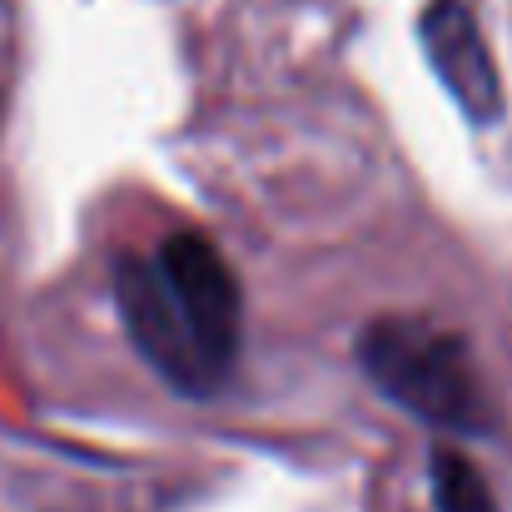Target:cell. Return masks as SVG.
<instances>
[{
    "label": "cell",
    "instance_id": "cell-1",
    "mask_svg": "<svg viewBox=\"0 0 512 512\" xmlns=\"http://www.w3.org/2000/svg\"><path fill=\"white\" fill-rule=\"evenodd\" d=\"M115 304L125 334L170 388L209 398L229 378L244 334V294L234 269L204 234L184 229L170 234L150 259H120Z\"/></svg>",
    "mask_w": 512,
    "mask_h": 512
},
{
    "label": "cell",
    "instance_id": "cell-2",
    "mask_svg": "<svg viewBox=\"0 0 512 512\" xmlns=\"http://www.w3.org/2000/svg\"><path fill=\"white\" fill-rule=\"evenodd\" d=\"M358 363L383 398H393L403 413L423 418L428 428L443 433L493 428L488 393L468 343L438 329L433 319H408V314L373 319L358 339Z\"/></svg>",
    "mask_w": 512,
    "mask_h": 512
},
{
    "label": "cell",
    "instance_id": "cell-3",
    "mask_svg": "<svg viewBox=\"0 0 512 512\" xmlns=\"http://www.w3.org/2000/svg\"><path fill=\"white\" fill-rule=\"evenodd\" d=\"M418 40H423L433 75L453 95V105L478 130L498 125L508 100H503V75H498V60H493L488 35L478 25V10L468 0H433L418 20Z\"/></svg>",
    "mask_w": 512,
    "mask_h": 512
},
{
    "label": "cell",
    "instance_id": "cell-4",
    "mask_svg": "<svg viewBox=\"0 0 512 512\" xmlns=\"http://www.w3.org/2000/svg\"><path fill=\"white\" fill-rule=\"evenodd\" d=\"M428 483H433V503L438 512H498V498L488 488V478L478 473V463L458 448H433L428 458Z\"/></svg>",
    "mask_w": 512,
    "mask_h": 512
}]
</instances>
